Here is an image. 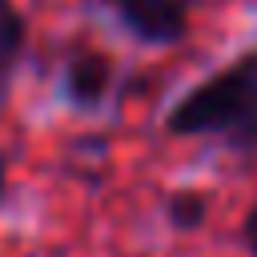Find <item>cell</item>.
I'll return each instance as SVG.
<instances>
[{"mask_svg": "<svg viewBox=\"0 0 257 257\" xmlns=\"http://www.w3.org/2000/svg\"><path fill=\"white\" fill-rule=\"evenodd\" d=\"M257 120V52L193 88L169 116L173 133H221Z\"/></svg>", "mask_w": 257, "mask_h": 257, "instance_id": "cell-1", "label": "cell"}, {"mask_svg": "<svg viewBox=\"0 0 257 257\" xmlns=\"http://www.w3.org/2000/svg\"><path fill=\"white\" fill-rule=\"evenodd\" d=\"M116 8H120V20L137 36L153 44H169L185 32L193 0H116Z\"/></svg>", "mask_w": 257, "mask_h": 257, "instance_id": "cell-2", "label": "cell"}, {"mask_svg": "<svg viewBox=\"0 0 257 257\" xmlns=\"http://www.w3.org/2000/svg\"><path fill=\"white\" fill-rule=\"evenodd\" d=\"M64 84H68V96L76 104H96L108 88V60L96 52H76L68 72H64Z\"/></svg>", "mask_w": 257, "mask_h": 257, "instance_id": "cell-3", "label": "cell"}, {"mask_svg": "<svg viewBox=\"0 0 257 257\" xmlns=\"http://www.w3.org/2000/svg\"><path fill=\"white\" fill-rule=\"evenodd\" d=\"M20 44H24V20L12 0H0V80L8 76L12 60L20 56Z\"/></svg>", "mask_w": 257, "mask_h": 257, "instance_id": "cell-4", "label": "cell"}, {"mask_svg": "<svg viewBox=\"0 0 257 257\" xmlns=\"http://www.w3.org/2000/svg\"><path fill=\"white\" fill-rule=\"evenodd\" d=\"M201 217H205V201H201V197H193V193H181V197L173 201V221H177L181 229H193Z\"/></svg>", "mask_w": 257, "mask_h": 257, "instance_id": "cell-5", "label": "cell"}, {"mask_svg": "<svg viewBox=\"0 0 257 257\" xmlns=\"http://www.w3.org/2000/svg\"><path fill=\"white\" fill-rule=\"evenodd\" d=\"M245 241H249V249L257 253V209L249 213V221H245Z\"/></svg>", "mask_w": 257, "mask_h": 257, "instance_id": "cell-6", "label": "cell"}, {"mask_svg": "<svg viewBox=\"0 0 257 257\" xmlns=\"http://www.w3.org/2000/svg\"><path fill=\"white\" fill-rule=\"evenodd\" d=\"M0 197H4V157H0Z\"/></svg>", "mask_w": 257, "mask_h": 257, "instance_id": "cell-7", "label": "cell"}]
</instances>
